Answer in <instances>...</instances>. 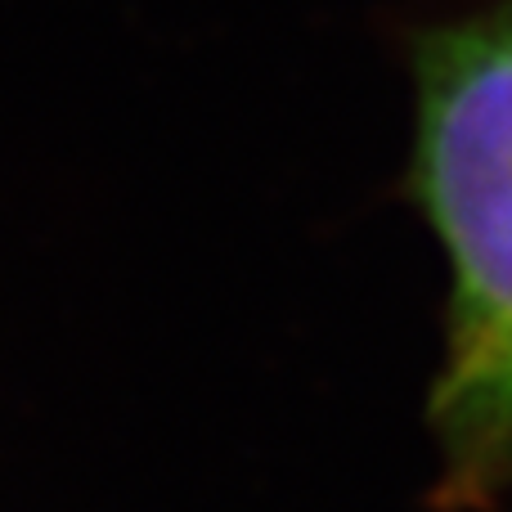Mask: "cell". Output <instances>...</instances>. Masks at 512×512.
<instances>
[{
    "instance_id": "obj_1",
    "label": "cell",
    "mask_w": 512,
    "mask_h": 512,
    "mask_svg": "<svg viewBox=\"0 0 512 512\" xmlns=\"http://www.w3.org/2000/svg\"><path fill=\"white\" fill-rule=\"evenodd\" d=\"M409 189L450 261L436 504L477 512L512 490V5L418 36Z\"/></svg>"
}]
</instances>
